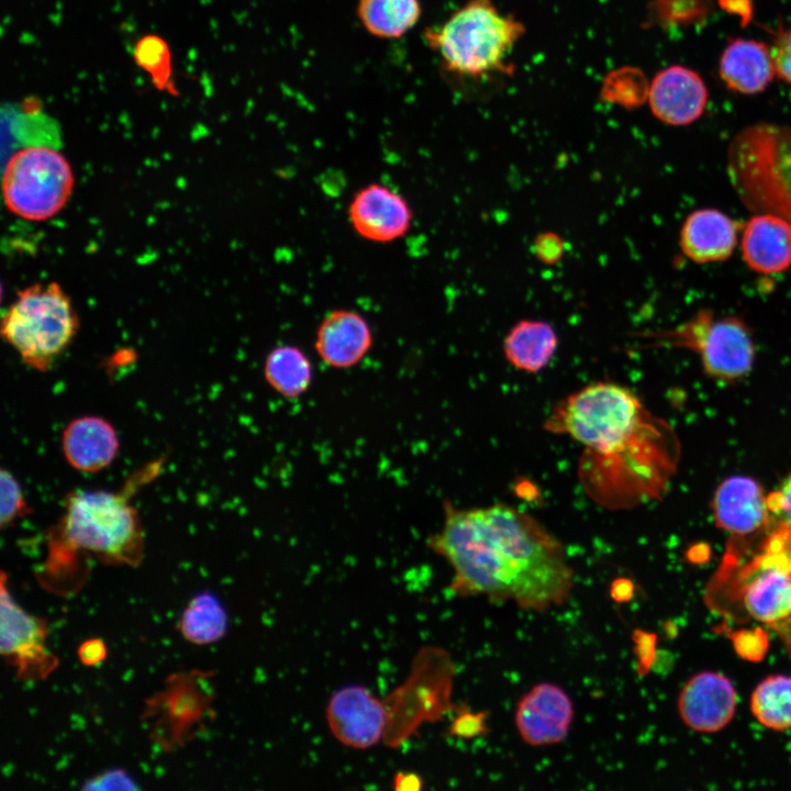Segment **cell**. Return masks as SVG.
Here are the masks:
<instances>
[{
    "label": "cell",
    "instance_id": "cell-41",
    "mask_svg": "<svg viewBox=\"0 0 791 791\" xmlns=\"http://www.w3.org/2000/svg\"><path fill=\"white\" fill-rule=\"evenodd\" d=\"M781 635L786 645L791 649V617L773 626Z\"/></svg>",
    "mask_w": 791,
    "mask_h": 791
},
{
    "label": "cell",
    "instance_id": "cell-33",
    "mask_svg": "<svg viewBox=\"0 0 791 791\" xmlns=\"http://www.w3.org/2000/svg\"><path fill=\"white\" fill-rule=\"evenodd\" d=\"M488 712H474L467 706L457 711L456 717L449 727V735L464 739L483 736L488 733Z\"/></svg>",
    "mask_w": 791,
    "mask_h": 791
},
{
    "label": "cell",
    "instance_id": "cell-27",
    "mask_svg": "<svg viewBox=\"0 0 791 791\" xmlns=\"http://www.w3.org/2000/svg\"><path fill=\"white\" fill-rule=\"evenodd\" d=\"M648 90L649 85L639 69L623 67L606 76L601 98L625 109H635L648 99Z\"/></svg>",
    "mask_w": 791,
    "mask_h": 791
},
{
    "label": "cell",
    "instance_id": "cell-36",
    "mask_svg": "<svg viewBox=\"0 0 791 791\" xmlns=\"http://www.w3.org/2000/svg\"><path fill=\"white\" fill-rule=\"evenodd\" d=\"M107 657V647L103 640L90 638L80 644L78 658L86 666H96Z\"/></svg>",
    "mask_w": 791,
    "mask_h": 791
},
{
    "label": "cell",
    "instance_id": "cell-9",
    "mask_svg": "<svg viewBox=\"0 0 791 791\" xmlns=\"http://www.w3.org/2000/svg\"><path fill=\"white\" fill-rule=\"evenodd\" d=\"M742 601L754 620L777 625L791 617V548L772 536L748 567Z\"/></svg>",
    "mask_w": 791,
    "mask_h": 791
},
{
    "label": "cell",
    "instance_id": "cell-39",
    "mask_svg": "<svg viewBox=\"0 0 791 791\" xmlns=\"http://www.w3.org/2000/svg\"><path fill=\"white\" fill-rule=\"evenodd\" d=\"M422 787V779L411 772H401L394 776L393 788L396 790H419Z\"/></svg>",
    "mask_w": 791,
    "mask_h": 791
},
{
    "label": "cell",
    "instance_id": "cell-16",
    "mask_svg": "<svg viewBox=\"0 0 791 791\" xmlns=\"http://www.w3.org/2000/svg\"><path fill=\"white\" fill-rule=\"evenodd\" d=\"M648 102L662 123L681 126L697 121L708 102V89L699 74L672 65L658 71L649 83Z\"/></svg>",
    "mask_w": 791,
    "mask_h": 791
},
{
    "label": "cell",
    "instance_id": "cell-29",
    "mask_svg": "<svg viewBox=\"0 0 791 791\" xmlns=\"http://www.w3.org/2000/svg\"><path fill=\"white\" fill-rule=\"evenodd\" d=\"M137 65L147 71L159 89L169 88L170 54L167 44L156 35L142 37L134 51Z\"/></svg>",
    "mask_w": 791,
    "mask_h": 791
},
{
    "label": "cell",
    "instance_id": "cell-1",
    "mask_svg": "<svg viewBox=\"0 0 791 791\" xmlns=\"http://www.w3.org/2000/svg\"><path fill=\"white\" fill-rule=\"evenodd\" d=\"M426 545L452 567L449 588L459 597L545 612L564 604L573 588L559 539L533 515L503 502L461 508L444 501L442 526Z\"/></svg>",
    "mask_w": 791,
    "mask_h": 791
},
{
    "label": "cell",
    "instance_id": "cell-40",
    "mask_svg": "<svg viewBox=\"0 0 791 791\" xmlns=\"http://www.w3.org/2000/svg\"><path fill=\"white\" fill-rule=\"evenodd\" d=\"M721 4L728 12L742 16L746 22L750 19L751 7L749 0H721Z\"/></svg>",
    "mask_w": 791,
    "mask_h": 791
},
{
    "label": "cell",
    "instance_id": "cell-22",
    "mask_svg": "<svg viewBox=\"0 0 791 791\" xmlns=\"http://www.w3.org/2000/svg\"><path fill=\"white\" fill-rule=\"evenodd\" d=\"M558 334L547 321L524 319L516 322L503 339L505 359L517 370L538 374L558 348Z\"/></svg>",
    "mask_w": 791,
    "mask_h": 791
},
{
    "label": "cell",
    "instance_id": "cell-18",
    "mask_svg": "<svg viewBox=\"0 0 791 791\" xmlns=\"http://www.w3.org/2000/svg\"><path fill=\"white\" fill-rule=\"evenodd\" d=\"M742 226L732 216L714 208L692 211L679 232L682 254L695 264H713L729 258L740 237Z\"/></svg>",
    "mask_w": 791,
    "mask_h": 791
},
{
    "label": "cell",
    "instance_id": "cell-23",
    "mask_svg": "<svg viewBox=\"0 0 791 791\" xmlns=\"http://www.w3.org/2000/svg\"><path fill=\"white\" fill-rule=\"evenodd\" d=\"M263 375L275 393L296 400L309 391L314 371L304 350L292 344H281L266 355Z\"/></svg>",
    "mask_w": 791,
    "mask_h": 791
},
{
    "label": "cell",
    "instance_id": "cell-28",
    "mask_svg": "<svg viewBox=\"0 0 791 791\" xmlns=\"http://www.w3.org/2000/svg\"><path fill=\"white\" fill-rule=\"evenodd\" d=\"M711 9V0H653L650 18L662 26L695 24Z\"/></svg>",
    "mask_w": 791,
    "mask_h": 791
},
{
    "label": "cell",
    "instance_id": "cell-38",
    "mask_svg": "<svg viewBox=\"0 0 791 791\" xmlns=\"http://www.w3.org/2000/svg\"><path fill=\"white\" fill-rule=\"evenodd\" d=\"M609 593L614 602L626 603L631 601L634 597V582L625 577L616 578L612 581Z\"/></svg>",
    "mask_w": 791,
    "mask_h": 791
},
{
    "label": "cell",
    "instance_id": "cell-17",
    "mask_svg": "<svg viewBox=\"0 0 791 791\" xmlns=\"http://www.w3.org/2000/svg\"><path fill=\"white\" fill-rule=\"evenodd\" d=\"M372 344V331L365 316L354 310L337 309L320 322L313 346L324 365L342 370L357 366Z\"/></svg>",
    "mask_w": 791,
    "mask_h": 791
},
{
    "label": "cell",
    "instance_id": "cell-10",
    "mask_svg": "<svg viewBox=\"0 0 791 791\" xmlns=\"http://www.w3.org/2000/svg\"><path fill=\"white\" fill-rule=\"evenodd\" d=\"M0 649L2 656L18 668L19 676L45 677L57 658L46 647L47 626L44 620L23 610L5 587L2 572L0 598Z\"/></svg>",
    "mask_w": 791,
    "mask_h": 791
},
{
    "label": "cell",
    "instance_id": "cell-19",
    "mask_svg": "<svg viewBox=\"0 0 791 791\" xmlns=\"http://www.w3.org/2000/svg\"><path fill=\"white\" fill-rule=\"evenodd\" d=\"M740 250L746 266L764 276L791 268V222L770 213H754L742 227Z\"/></svg>",
    "mask_w": 791,
    "mask_h": 791
},
{
    "label": "cell",
    "instance_id": "cell-15",
    "mask_svg": "<svg viewBox=\"0 0 791 791\" xmlns=\"http://www.w3.org/2000/svg\"><path fill=\"white\" fill-rule=\"evenodd\" d=\"M737 694L732 681L715 671H702L691 677L678 697V713L682 722L695 732L715 733L733 720Z\"/></svg>",
    "mask_w": 791,
    "mask_h": 791
},
{
    "label": "cell",
    "instance_id": "cell-14",
    "mask_svg": "<svg viewBox=\"0 0 791 791\" xmlns=\"http://www.w3.org/2000/svg\"><path fill=\"white\" fill-rule=\"evenodd\" d=\"M716 525L733 537L746 538L767 533L770 513L762 486L751 477L731 476L712 498Z\"/></svg>",
    "mask_w": 791,
    "mask_h": 791
},
{
    "label": "cell",
    "instance_id": "cell-30",
    "mask_svg": "<svg viewBox=\"0 0 791 791\" xmlns=\"http://www.w3.org/2000/svg\"><path fill=\"white\" fill-rule=\"evenodd\" d=\"M0 523L4 528L31 512L24 492L14 475L1 468L0 471Z\"/></svg>",
    "mask_w": 791,
    "mask_h": 791
},
{
    "label": "cell",
    "instance_id": "cell-31",
    "mask_svg": "<svg viewBox=\"0 0 791 791\" xmlns=\"http://www.w3.org/2000/svg\"><path fill=\"white\" fill-rule=\"evenodd\" d=\"M767 503L770 513L767 533L791 543V474L775 491L767 494Z\"/></svg>",
    "mask_w": 791,
    "mask_h": 791
},
{
    "label": "cell",
    "instance_id": "cell-7",
    "mask_svg": "<svg viewBox=\"0 0 791 791\" xmlns=\"http://www.w3.org/2000/svg\"><path fill=\"white\" fill-rule=\"evenodd\" d=\"M648 348H682L694 352L704 372L722 382L746 377L755 363L756 344L749 325L739 316L701 309L682 323L636 334Z\"/></svg>",
    "mask_w": 791,
    "mask_h": 791
},
{
    "label": "cell",
    "instance_id": "cell-4",
    "mask_svg": "<svg viewBox=\"0 0 791 791\" xmlns=\"http://www.w3.org/2000/svg\"><path fill=\"white\" fill-rule=\"evenodd\" d=\"M524 33V24L492 0H468L441 26L427 29L424 38L448 73L481 78L512 71L505 62Z\"/></svg>",
    "mask_w": 791,
    "mask_h": 791
},
{
    "label": "cell",
    "instance_id": "cell-20",
    "mask_svg": "<svg viewBox=\"0 0 791 791\" xmlns=\"http://www.w3.org/2000/svg\"><path fill=\"white\" fill-rule=\"evenodd\" d=\"M119 447V437L113 425L96 415H82L71 420L62 434L65 459L81 472H98L110 466Z\"/></svg>",
    "mask_w": 791,
    "mask_h": 791
},
{
    "label": "cell",
    "instance_id": "cell-24",
    "mask_svg": "<svg viewBox=\"0 0 791 791\" xmlns=\"http://www.w3.org/2000/svg\"><path fill=\"white\" fill-rule=\"evenodd\" d=\"M356 14L370 35L394 40L417 24L422 5L420 0H358Z\"/></svg>",
    "mask_w": 791,
    "mask_h": 791
},
{
    "label": "cell",
    "instance_id": "cell-5",
    "mask_svg": "<svg viewBox=\"0 0 791 791\" xmlns=\"http://www.w3.org/2000/svg\"><path fill=\"white\" fill-rule=\"evenodd\" d=\"M726 160L731 186L748 210L791 222V126H746L731 141Z\"/></svg>",
    "mask_w": 791,
    "mask_h": 791
},
{
    "label": "cell",
    "instance_id": "cell-32",
    "mask_svg": "<svg viewBox=\"0 0 791 791\" xmlns=\"http://www.w3.org/2000/svg\"><path fill=\"white\" fill-rule=\"evenodd\" d=\"M772 45L770 52L776 75L784 82L791 85V23L770 32Z\"/></svg>",
    "mask_w": 791,
    "mask_h": 791
},
{
    "label": "cell",
    "instance_id": "cell-37",
    "mask_svg": "<svg viewBox=\"0 0 791 791\" xmlns=\"http://www.w3.org/2000/svg\"><path fill=\"white\" fill-rule=\"evenodd\" d=\"M633 640L635 643V655L638 659L637 669L640 673H643L644 670L647 669L653 643L650 636L642 631H635L633 633Z\"/></svg>",
    "mask_w": 791,
    "mask_h": 791
},
{
    "label": "cell",
    "instance_id": "cell-13",
    "mask_svg": "<svg viewBox=\"0 0 791 791\" xmlns=\"http://www.w3.org/2000/svg\"><path fill=\"white\" fill-rule=\"evenodd\" d=\"M408 201L390 187L372 182L360 188L348 205L353 230L364 239L391 243L403 237L412 224Z\"/></svg>",
    "mask_w": 791,
    "mask_h": 791
},
{
    "label": "cell",
    "instance_id": "cell-3",
    "mask_svg": "<svg viewBox=\"0 0 791 791\" xmlns=\"http://www.w3.org/2000/svg\"><path fill=\"white\" fill-rule=\"evenodd\" d=\"M155 459L135 472L116 491L75 490L64 499L63 512L48 534V564L59 565L76 554L103 562L135 566L144 552V530L131 499L163 468Z\"/></svg>",
    "mask_w": 791,
    "mask_h": 791
},
{
    "label": "cell",
    "instance_id": "cell-21",
    "mask_svg": "<svg viewBox=\"0 0 791 791\" xmlns=\"http://www.w3.org/2000/svg\"><path fill=\"white\" fill-rule=\"evenodd\" d=\"M718 73L728 89L743 94L758 93L776 75L770 47L756 40H732L721 55Z\"/></svg>",
    "mask_w": 791,
    "mask_h": 791
},
{
    "label": "cell",
    "instance_id": "cell-35",
    "mask_svg": "<svg viewBox=\"0 0 791 791\" xmlns=\"http://www.w3.org/2000/svg\"><path fill=\"white\" fill-rule=\"evenodd\" d=\"M534 255L544 264L558 263L565 254V242L555 232H543L537 235L533 244Z\"/></svg>",
    "mask_w": 791,
    "mask_h": 791
},
{
    "label": "cell",
    "instance_id": "cell-8",
    "mask_svg": "<svg viewBox=\"0 0 791 791\" xmlns=\"http://www.w3.org/2000/svg\"><path fill=\"white\" fill-rule=\"evenodd\" d=\"M74 183L63 154L46 146H26L10 157L3 170L4 203L21 219L45 221L66 205Z\"/></svg>",
    "mask_w": 791,
    "mask_h": 791
},
{
    "label": "cell",
    "instance_id": "cell-11",
    "mask_svg": "<svg viewBox=\"0 0 791 791\" xmlns=\"http://www.w3.org/2000/svg\"><path fill=\"white\" fill-rule=\"evenodd\" d=\"M326 720L335 738L350 748H370L387 739L386 702L364 686L336 690L326 705Z\"/></svg>",
    "mask_w": 791,
    "mask_h": 791
},
{
    "label": "cell",
    "instance_id": "cell-12",
    "mask_svg": "<svg viewBox=\"0 0 791 791\" xmlns=\"http://www.w3.org/2000/svg\"><path fill=\"white\" fill-rule=\"evenodd\" d=\"M575 709L558 684L542 682L524 693L515 710L514 723L521 739L533 747L561 743L569 734Z\"/></svg>",
    "mask_w": 791,
    "mask_h": 791
},
{
    "label": "cell",
    "instance_id": "cell-34",
    "mask_svg": "<svg viewBox=\"0 0 791 791\" xmlns=\"http://www.w3.org/2000/svg\"><path fill=\"white\" fill-rule=\"evenodd\" d=\"M140 789L131 773L122 768H112L85 781L81 790H137Z\"/></svg>",
    "mask_w": 791,
    "mask_h": 791
},
{
    "label": "cell",
    "instance_id": "cell-6",
    "mask_svg": "<svg viewBox=\"0 0 791 791\" xmlns=\"http://www.w3.org/2000/svg\"><path fill=\"white\" fill-rule=\"evenodd\" d=\"M78 326L71 300L57 282L34 283L18 291L2 317L1 334L29 367L44 372L70 345Z\"/></svg>",
    "mask_w": 791,
    "mask_h": 791
},
{
    "label": "cell",
    "instance_id": "cell-26",
    "mask_svg": "<svg viewBox=\"0 0 791 791\" xmlns=\"http://www.w3.org/2000/svg\"><path fill=\"white\" fill-rule=\"evenodd\" d=\"M750 710L766 728L791 729V677L775 675L759 682L751 693Z\"/></svg>",
    "mask_w": 791,
    "mask_h": 791
},
{
    "label": "cell",
    "instance_id": "cell-2",
    "mask_svg": "<svg viewBox=\"0 0 791 791\" xmlns=\"http://www.w3.org/2000/svg\"><path fill=\"white\" fill-rule=\"evenodd\" d=\"M544 428L586 448L582 481L605 505L660 498L678 468L681 447L676 431L632 389L616 382L598 381L562 398Z\"/></svg>",
    "mask_w": 791,
    "mask_h": 791
},
{
    "label": "cell",
    "instance_id": "cell-25",
    "mask_svg": "<svg viewBox=\"0 0 791 791\" xmlns=\"http://www.w3.org/2000/svg\"><path fill=\"white\" fill-rule=\"evenodd\" d=\"M229 615L220 599L210 591H201L183 610L179 628L190 643L207 645L221 639L227 632Z\"/></svg>",
    "mask_w": 791,
    "mask_h": 791
}]
</instances>
